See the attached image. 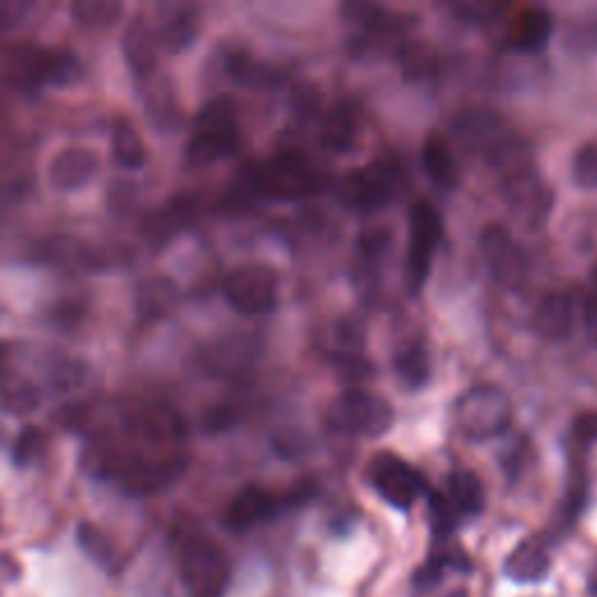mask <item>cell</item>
I'll return each instance as SVG.
<instances>
[{"label": "cell", "mask_w": 597, "mask_h": 597, "mask_svg": "<svg viewBox=\"0 0 597 597\" xmlns=\"http://www.w3.org/2000/svg\"><path fill=\"white\" fill-rule=\"evenodd\" d=\"M24 6L19 3H0V31H8L22 22Z\"/></svg>", "instance_id": "39"}, {"label": "cell", "mask_w": 597, "mask_h": 597, "mask_svg": "<svg viewBox=\"0 0 597 597\" xmlns=\"http://www.w3.org/2000/svg\"><path fill=\"white\" fill-rule=\"evenodd\" d=\"M450 504L456 507L460 519L479 516L486 507V490L481 479L469 469H458L448 477V488L444 490Z\"/></svg>", "instance_id": "27"}, {"label": "cell", "mask_w": 597, "mask_h": 597, "mask_svg": "<svg viewBox=\"0 0 597 597\" xmlns=\"http://www.w3.org/2000/svg\"><path fill=\"white\" fill-rule=\"evenodd\" d=\"M369 481L390 507L402 511L414 507L427 490L423 473L395 452H379L369 465Z\"/></svg>", "instance_id": "12"}, {"label": "cell", "mask_w": 597, "mask_h": 597, "mask_svg": "<svg viewBox=\"0 0 597 597\" xmlns=\"http://www.w3.org/2000/svg\"><path fill=\"white\" fill-rule=\"evenodd\" d=\"M77 542H79L82 551H85L96 565H100V567H110L113 565L115 546L106 537V532H100L96 525L82 523L77 527Z\"/></svg>", "instance_id": "32"}, {"label": "cell", "mask_w": 597, "mask_h": 597, "mask_svg": "<svg viewBox=\"0 0 597 597\" xmlns=\"http://www.w3.org/2000/svg\"><path fill=\"white\" fill-rule=\"evenodd\" d=\"M408 188L404 167L390 159H376L350 171L337 188L339 201L350 211L379 213L393 205Z\"/></svg>", "instance_id": "4"}, {"label": "cell", "mask_w": 597, "mask_h": 597, "mask_svg": "<svg viewBox=\"0 0 597 597\" xmlns=\"http://www.w3.org/2000/svg\"><path fill=\"white\" fill-rule=\"evenodd\" d=\"M590 280H593V297L597 299V266H595V269H593V276H590Z\"/></svg>", "instance_id": "42"}, {"label": "cell", "mask_w": 597, "mask_h": 597, "mask_svg": "<svg viewBox=\"0 0 597 597\" xmlns=\"http://www.w3.org/2000/svg\"><path fill=\"white\" fill-rule=\"evenodd\" d=\"M393 369L399 385L406 390H420L431 379V358L427 343L423 339H414L402 343L393 355Z\"/></svg>", "instance_id": "25"}, {"label": "cell", "mask_w": 597, "mask_h": 597, "mask_svg": "<svg viewBox=\"0 0 597 597\" xmlns=\"http://www.w3.org/2000/svg\"><path fill=\"white\" fill-rule=\"evenodd\" d=\"M502 199L511 220L525 232H540L555 205L553 188L532 163L502 175Z\"/></svg>", "instance_id": "8"}, {"label": "cell", "mask_w": 597, "mask_h": 597, "mask_svg": "<svg viewBox=\"0 0 597 597\" xmlns=\"http://www.w3.org/2000/svg\"><path fill=\"white\" fill-rule=\"evenodd\" d=\"M127 66L138 79L154 77L159 64V35L148 17L136 14L121 38Z\"/></svg>", "instance_id": "16"}, {"label": "cell", "mask_w": 597, "mask_h": 597, "mask_svg": "<svg viewBox=\"0 0 597 597\" xmlns=\"http://www.w3.org/2000/svg\"><path fill=\"white\" fill-rule=\"evenodd\" d=\"M444 236L441 215L435 205L420 199L408 211V248H406V282L408 290L418 295L429 278L431 262Z\"/></svg>", "instance_id": "9"}, {"label": "cell", "mask_w": 597, "mask_h": 597, "mask_svg": "<svg viewBox=\"0 0 597 597\" xmlns=\"http://www.w3.org/2000/svg\"><path fill=\"white\" fill-rule=\"evenodd\" d=\"M10 73L22 87L66 85L79 77V61L73 54L24 45L10 56Z\"/></svg>", "instance_id": "11"}, {"label": "cell", "mask_w": 597, "mask_h": 597, "mask_svg": "<svg viewBox=\"0 0 597 597\" xmlns=\"http://www.w3.org/2000/svg\"><path fill=\"white\" fill-rule=\"evenodd\" d=\"M532 327L544 341H563L574 327V303L567 292H548L534 311Z\"/></svg>", "instance_id": "22"}, {"label": "cell", "mask_w": 597, "mask_h": 597, "mask_svg": "<svg viewBox=\"0 0 597 597\" xmlns=\"http://www.w3.org/2000/svg\"><path fill=\"white\" fill-rule=\"evenodd\" d=\"M446 597H469V593H467V590H452V593L446 595Z\"/></svg>", "instance_id": "43"}, {"label": "cell", "mask_w": 597, "mask_h": 597, "mask_svg": "<svg viewBox=\"0 0 597 597\" xmlns=\"http://www.w3.org/2000/svg\"><path fill=\"white\" fill-rule=\"evenodd\" d=\"M0 402H3V406L10 411V414H29L31 408L38 406L40 397L31 385L17 383V385L3 390V397H0Z\"/></svg>", "instance_id": "35"}, {"label": "cell", "mask_w": 597, "mask_h": 597, "mask_svg": "<svg viewBox=\"0 0 597 597\" xmlns=\"http://www.w3.org/2000/svg\"><path fill=\"white\" fill-rule=\"evenodd\" d=\"M178 303V287L169 278H146L136 290V311L142 320H163Z\"/></svg>", "instance_id": "26"}, {"label": "cell", "mask_w": 597, "mask_h": 597, "mask_svg": "<svg viewBox=\"0 0 597 597\" xmlns=\"http://www.w3.org/2000/svg\"><path fill=\"white\" fill-rule=\"evenodd\" d=\"M199 33V12L190 6H169L161 8V22L157 29L159 43L171 50L180 52L194 43Z\"/></svg>", "instance_id": "24"}, {"label": "cell", "mask_w": 597, "mask_h": 597, "mask_svg": "<svg viewBox=\"0 0 597 597\" xmlns=\"http://www.w3.org/2000/svg\"><path fill=\"white\" fill-rule=\"evenodd\" d=\"M460 513L456 511V507L450 504V500L446 498V492H431L429 498V523H431V532H435L437 540H446L448 534L456 530V525L460 523Z\"/></svg>", "instance_id": "34"}, {"label": "cell", "mask_w": 597, "mask_h": 597, "mask_svg": "<svg viewBox=\"0 0 597 597\" xmlns=\"http://www.w3.org/2000/svg\"><path fill=\"white\" fill-rule=\"evenodd\" d=\"M397 64L406 79L423 82L437 73L439 54L425 43H406L397 52Z\"/></svg>", "instance_id": "31"}, {"label": "cell", "mask_w": 597, "mask_h": 597, "mask_svg": "<svg viewBox=\"0 0 597 597\" xmlns=\"http://www.w3.org/2000/svg\"><path fill=\"white\" fill-rule=\"evenodd\" d=\"M420 161L427 178L437 184V188L452 192L460 184V169L456 154H452L448 140L441 136H427L420 148Z\"/></svg>", "instance_id": "23"}, {"label": "cell", "mask_w": 597, "mask_h": 597, "mask_svg": "<svg viewBox=\"0 0 597 597\" xmlns=\"http://www.w3.org/2000/svg\"><path fill=\"white\" fill-rule=\"evenodd\" d=\"M358 134H360V115L345 100L334 103L320 121V146L332 154H343L353 148Z\"/></svg>", "instance_id": "19"}, {"label": "cell", "mask_w": 597, "mask_h": 597, "mask_svg": "<svg viewBox=\"0 0 597 597\" xmlns=\"http://www.w3.org/2000/svg\"><path fill=\"white\" fill-rule=\"evenodd\" d=\"M173 553L180 582L190 597H224L232 579V565L222 546L192 523L173 527Z\"/></svg>", "instance_id": "1"}, {"label": "cell", "mask_w": 597, "mask_h": 597, "mask_svg": "<svg viewBox=\"0 0 597 597\" xmlns=\"http://www.w3.org/2000/svg\"><path fill=\"white\" fill-rule=\"evenodd\" d=\"M248 184L264 199L303 201L320 194L327 188V178L306 154L285 150L255 163L248 173Z\"/></svg>", "instance_id": "3"}, {"label": "cell", "mask_w": 597, "mask_h": 597, "mask_svg": "<svg viewBox=\"0 0 597 597\" xmlns=\"http://www.w3.org/2000/svg\"><path fill=\"white\" fill-rule=\"evenodd\" d=\"M184 469H188V458L184 456H161L154 460H146L140 456L136 465L117 483L127 495L146 498L175 483L184 473Z\"/></svg>", "instance_id": "14"}, {"label": "cell", "mask_w": 597, "mask_h": 597, "mask_svg": "<svg viewBox=\"0 0 597 597\" xmlns=\"http://www.w3.org/2000/svg\"><path fill=\"white\" fill-rule=\"evenodd\" d=\"M452 420L460 435L469 441H490L509 429L513 404L500 385L479 383L452 404Z\"/></svg>", "instance_id": "6"}, {"label": "cell", "mask_w": 597, "mask_h": 597, "mask_svg": "<svg viewBox=\"0 0 597 597\" xmlns=\"http://www.w3.org/2000/svg\"><path fill=\"white\" fill-rule=\"evenodd\" d=\"M73 19L85 29H108L119 22L125 6L119 0H77L71 8Z\"/></svg>", "instance_id": "30"}, {"label": "cell", "mask_w": 597, "mask_h": 597, "mask_svg": "<svg viewBox=\"0 0 597 597\" xmlns=\"http://www.w3.org/2000/svg\"><path fill=\"white\" fill-rule=\"evenodd\" d=\"M47 448V435L45 431H40L35 427H26V431L22 437L17 439V448H14V460L19 465H29L31 460H35L40 452Z\"/></svg>", "instance_id": "36"}, {"label": "cell", "mask_w": 597, "mask_h": 597, "mask_svg": "<svg viewBox=\"0 0 597 597\" xmlns=\"http://www.w3.org/2000/svg\"><path fill=\"white\" fill-rule=\"evenodd\" d=\"M280 502L276 492L262 486H245L232 498L224 511V523L232 530H250L264 521H269L278 511Z\"/></svg>", "instance_id": "18"}, {"label": "cell", "mask_w": 597, "mask_h": 597, "mask_svg": "<svg viewBox=\"0 0 597 597\" xmlns=\"http://www.w3.org/2000/svg\"><path fill=\"white\" fill-rule=\"evenodd\" d=\"M113 152L115 159L121 163L125 169L138 171L146 167L148 161V150H146V140H142L140 131L136 125L127 117L115 119L113 125Z\"/></svg>", "instance_id": "28"}, {"label": "cell", "mask_w": 597, "mask_h": 597, "mask_svg": "<svg viewBox=\"0 0 597 597\" xmlns=\"http://www.w3.org/2000/svg\"><path fill=\"white\" fill-rule=\"evenodd\" d=\"M100 159L89 148H66L50 163V182L58 192H77L98 175Z\"/></svg>", "instance_id": "17"}, {"label": "cell", "mask_w": 597, "mask_h": 597, "mask_svg": "<svg viewBox=\"0 0 597 597\" xmlns=\"http://www.w3.org/2000/svg\"><path fill=\"white\" fill-rule=\"evenodd\" d=\"M6 360H8V345H3V343H0V369H3Z\"/></svg>", "instance_id": "41"}, {"label": "cell", "mask_w": 597, "mask_h": 597, "mask_svg": "<svg viewBox=\"0 0 597 597\" xmlns=\"http://www.w3.org/2000/svg\"><path fill=\"white\" fill-rule=\"evenodd\" d=\"M85 379H87V366L79 364V362L58 364L52 374V383L58 390H75L85 383Z\"/></svg>", "instance_id": "37"}, {"label": "cell", "mask_w": 597, "mask_h": 597, "mask_svg": "<svg viewBox=\"0 0 597 597\" xmlns=\"http://www.w3.org/2000/svg\"><path fill=\"white\" fill-rule=\"evenodd\" d=\"M479 253L492 280L509 287H521L527 278V255L502 224H488L479 236Z\"/></svg>", "instance_id": "13"}, {"label": "cell", "mask_w": 597, "mask_h": 597, "mask_svg": "<svg viewBox=\"0 0 597 597\" xmlns=\"http://www.w3.org/2000/svg\"><path fill=\"white\" fill-rule=\"evenodd\" d=\"M456 136L462 146L483 157L502 175L530 163L525 142L507 121L490 110H469L456 119Z\"/></svg>", "instance_id": "2"}, {"label": "cell", "mask_w": 597, "mask_h": 597, "mask_svg": "<svg viewBox=\"0 0 597 597\" xmlns=\"http://www.w3.org/2000/svg\"><path fill=\"white\" fill-rule=\"evenodd\" d=\"M586 329L588 337L597 343V299L593 295L586 301Z\"/></svg>", "instance_id": "40"}, {"label": "cell", "mask_w": 597, "mask_h": 597, "mask_svg": "<svg viewBox=\"0 0 597 597\" xmlns=\"http://www.w3.org/2000/svg\"><path fill=\"white\" fill-rule=\"evenodd\" d=\"M146 89V110L157 129H171L178 119V100L171 89V82L150 77Z\"/></svg>", "instance_id": "29"}, {"label": "cell", "mask_w": 597, "mask_h": 597, "mask_svg": "<svg viewBox=\"0 0 597 597\" xmlns=\"http://www.w3.org/2000/svg\"><path fill=\"white\" fill-rule=\"evenodd\" d=\"M327 427L345 437L379 439L395 425V408L385 397L369 390H345L324 414Z\"/></svg>", "instance_id": "7"}, {"label": "cell", "mask_w": 597, "mask_h": 597, "mask_svg": "<svg viewBox=\"0 0 597 597\" xmlns=\"http://www.w3.org/2000/svg\"><path fill=\"white\" fill-rule=\"evenodd\" d=\"M572 180L582 190H597V138L584 142L572 157Z\"/></svg>", "instance_id": "33"}, {"label": "cell", "mask_w": 597, "mask_h": 597, "mask_svg": "<svg viewBox=\"0 0 597 597\" xmlns=\"http://www.w3.org/2000/svg\"><path fill=\"white\" fill-rule=\"evenodd\" d=\"M238 142V110L234 100L217 96L205 103L196 115V134L184 148V161L192 169L211 167V163L234 154Z\"/></svg>", "instance_id": "5"}, {"label": "cell", "mask_w": 597, "mask_h": 597, "mask_svg": "<svg viewBox=\"0 0 597 597\" xmlns=\"http://www.w3.org/2000/svg\"><path fill=\"white\" fill-rule=\"evenodd\" d=\"M551 569V551L542 537H527L509 553L504 574L519 584L542 582Z\"/></svg>", "instance_id": "20"}, {"label": "cell", "mask_w": 597, "mask_h": 597, "mask_svg": "<svg viewBox=\"0 0 597 597\" xmlns=\"http://www.w3.org/2000/svg\"><path fill=\"white\" fill-rule=\"evenodd\" d=\"M224 299L241 316H264L278 303V274L266 264H241L224 278Z\"/></svg>", "instance_id": "10"}, {"label": "cell", "mask_w": 597, "mask_h": 597, "mask_svg": "<svg viewBox=\"0 0 597 597\" xmlns=\"http://www.w3.org/2000/svg\"><path fill=\"white\" fill-rule=\"evenodd\" d=\"M572 437L582 446H590L593 441H597V414H584L576 418L572 425Z\"/></svg>", "instance_id": "38"}, {"label": "cell", "mask_w": 597, "mask_h": 597, "mask_svg": "<svg viewBox=\"0 0 597 597\" xmlns=\"http://www.w3.org/2000/svg\"><path fill=\"white\" fill-rule=\"evenodd\" d=\"M127 431L150 444H173L184 437V423L173 408L161 404H142L125 414Z\"/></svg>", "instance_id": "15"}, {"label": "cell", "mask_w": 597, "mask_h": 597, "mask_svg": "<svg viewBox=\"0 0 597 597\" xmlns=\"http://www.w3.org/2000/svg\"><path fill=\"white\" fill-rule=\"evenodd\" d=\"M553 14L546 8H527L511 19L507 40L516 52H537L548 45Z\"/></svg>", "instance_id": "21"}]
</instances>
